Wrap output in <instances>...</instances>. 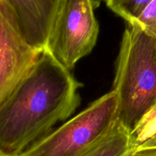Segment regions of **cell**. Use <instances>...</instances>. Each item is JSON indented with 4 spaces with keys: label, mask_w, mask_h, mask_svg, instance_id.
Masks as SVG:
<instances>
[{
    "label": "cell",
    "mask_w": 156,
    "mask_h": 156,
    "mask_svg": "<svg viewBox=\"0 0 156 156\" xmlns=\"http://www.w3.org/2000/svg\"><path fill=\"white\" fill-rule=\"evenodd\" d=\"M117 108L111 90L18 156H83L115 126Z\"/></svg>",
    "instance_id": "obj_3"
},
{
    "label": "cell",
    "mask_w": 156,
    "mask_h": 156,
    "mask_svg": "<svg viewBox=\"0 0 156 156\" xmlns=\"http://www.w3.org/2000/svg\"><path fill=\"white\" fill-rule=\"evenodd\" d=\"M132 151L156 149V102L130 133Z\"/></svg>",
    "instance_id": "obj_8"
},
{
    "label": "cell",
    "mask_w": 156,
    "mask_h": 156,
    "mask_svg": "<svg viewBox=\"0 0 156 156\" xmlns=\"http://www.w3.org/2000/svg\"><path fill=\"white\" fill-rule=\"evenodd\" d=\"M41 51L26 41L0 10V104L28 73Z\"/></svg>",
    "instance_id": "obj_5"
},
{
    "label": "cell",
    "mask_w": 156,
    "mask_h": 156,
    "mask_svg": "<svg viewBox=\"0 0 156 156\" xmlns=\"http://www.w3.org/2000/svg\"><path fill=\"white\" fill-rule=\"evenodd\" d=\"M153 0H105L106 5L126 22L136 20Z\"/></svg>",
    "instance_id": "obj_9"
},
{
    "label": "cell",
    "mask_w": 156,
    "mask_h": 156,
    "mask_svg": "<svg viewBox=\"0 0 156 156\" xmlns=\"http://www.w3.org/2000/svg\"><path fill=\"white\" fill-rule=\"evenodd\" d=\"M60 0H0V10L34 48L47 47Z\"/></svg>",
    "instance_id": "obj_6"
},
{
    "label": "cell",
    "mask_w": 156,
    "mask_h": 156,
    "mask_svg": "<svg viewBox=\"0 0 156 156\" xmlns=\"http://www.w3.org/2000/svg\"><path fill=\"white\" fill-rule=\"evenodd\" d=\"M131 23L136 24L143 30L156 37V0H153L141 15Z\"/></svg>",
    "instance_id": "obj_10"
},
{
    "label": "cell",
    "mask_w": 156,
    "mask_h": 156,
    "mask_svg": "<svg viewBox=\"0 0 156 156\" xmlns=\"http://www.w3.org/2000/svg\"><path fill=\"white\" fill-rule=\"evenodd\" d=\"M128 156H156V149L132 151Z\"/></svg>",
    "instance_id": "obj_11"
},
{
    "label": "cell",
    "mask_w": 156,
    "mask_h": 156,
    "mask_svg": "<svg viewBox=\"0 0 156 156\" xmlns=\"http://www.w3.org/2000/svg\"><path fill=\"white\" fill-rule=\"evenodd\" d=\"M112 91L117 122L131 133L156 102V37L133 23L123 33Z\"/></svg>",
    "instance_id": "obj_2"
},
{
    "label": "cell",
    "mask_w": 156,
    "mask_h": 156,
    "mask_svg": "<svg viewBox=\"0 0 156 156\" xmlns=\"http://www.w3.org/2000/svg\"><path fill=\"white\" fill-rule=\"evenodd\" d=\"M95 0H60L47 49L68 70L89 54L98 36Z\"/></svg>",
    "instance_id": "obj_4"
},
{
    "label": "cell",
    "mask_w": 156,
    "mask_h": 156,
    "mask_svg": "<svg viewBox=\"0 0 156 156\" xmlns=\"http://www.w3.org/2000/svg\"><path fill=\"white\" fill-rule=\"evenodd\" d=\"M0 156H5V155H3L2 154H1V153H0Z\"/></svg>",
    "instance_id": "obj_12"
},
{
    "label": "cell",
    "mask_w": 156,
    "mask_h": 156,
    "mask_svg": "<svg viewBox=\"0 0 156 156\" xmlns=\"http://www.w3.org/2000/svg\"><path fill=\"white\" fill-rule=\"evenodd\" d=\"M82 84L44 49L0 104V153L18 156L68 118L80 104Z\"/></svg>",
    "instance_id": "obj_1"
},
{
    "label": "cell",
    "mask_w": 156,
    "mask_h": 156,
    "mask_svg": "<svg viewBox=\"0 0 156 156\" xmlns=\"http://www.w3.org/2000/svg\"><path fill=\"white\" fill-rule=\"evenodd\" d=\"M131 152L130 133L117 122L108 135L83 156H128Z\"/></svg>",
    "instance_id": "obj_7"
}]
</instances>
